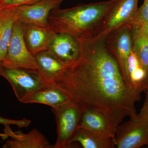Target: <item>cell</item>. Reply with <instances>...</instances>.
Returning a JSON list of instances; mask_svg holds the SVG:
<instances>
[{
  "instance_id": "6da1fadb",
  "label": "cell",
  "mask_w": 148,
  "mask_h": 148,
  "mask_svg": "<svg viewBox=\"0 0 148 148\" xmlns=\"http://www.w3.org/2000/svg\"><path fill=\"white\" fill-rule=\"evenodd\" d=\"M106 37L79 40V58L69 67L57 83L72 100L85 108L103 112L117 126L136 114L141 93L125 82L119 65L108 50Z\"/></svg>"
},
{
  "instance_id": "7a4b0ae2",
  "label": "cell",
  "mask_w": 148,
  "mask_h": 148,
  "mask_svg": "<svg viewBox=\"0 0 148 148\" xmlns=\"http://www.w3.org/2000/svg\"><path fill=\"white\" fill-rule=\"evenodd\" d=\"M115 1L79 4L64 9H55L49 16V25L55 33H66L78 40L92 37L101 19Z\"/></svg>"
},
{
  "instance_id": "3957f363",
  "label": "cell",
  "mask_w": 148,
  "mask_h": 148,
  "mask_svg": "<svg viewBox=\"0 0 148 148\" xmlns=\"http://www.w3.org/2000/svg\"><path fill=\"white\" fill-rule=\"evenodd\" d=\"M84 108L71 100L56 109H52L57 125V138L54 148H68V144L79 125Z\"/></svg>"
},
{
  "instance_id": "277c9868",
  "label": "cell",
  "mask_w": 148,
  "mask_h": 148,
  "mask_svg": "<svg viewBox=\"0 0 148 148\" xmlns=\"http://www.w3.org/2000/svg\"><path fill=\"white\" fill-rule=\"evenodd\" d=\"M138 0H116L114 5L103 18L92 37L106 36L121 28L127 27L138 10Z\"/></svg>"
},
{
  "instance_id": "5b68a950",
  "label": "cell",
  "mask_w": 148,
  "mask_h": 148,
  "mask_svg": "<svg viewBox=\"0 0 148 148\" xmlns=\"http://www.w3.org/2000/svg\"><path fill=\"white\" fill-rule=\"evenodd\" d=\"M24 29V25L16 19L7 53L1 65L10 69L37 70L35 56L25 43Z\"/></svg>"
},
{
  "instance_id": "8992f818",
  "label": "cell",
  "mask_w": 148,
  "mask_h": 148,
  "mask_svg": "<svg viewBox=\"0 0 148 148\" xmlns=\"http://www.w3.org/2000/svg\"><path fill=\"white\" fill-rule=\"evenodd\" d=\"M0 75L10 84L19 102L47 86L39 76L37 70L10 69L0 65Z\"/></svg>"
},
{
  "instance_id": "52a82bcc",
  "label": "cell",
  "mask_w": 148,
  "mask_h": 148,
  "mask_svg": "<svg viewBox=\"0 0 148 148\" xmlns=\"http://www.w3.org/2000/svg\"><path fill=\"white\" fill-rule=\"evenodd\" d=\"M117 126L114 139L117 148H139L148 145V123L139 114Z\"/></svg>"
},
{
  "instance_id": "ba28073f",
  "label": "cell",
  "mask_w": 148,
  "mask_h": 148,
  "mask_svg": "<svg viewBox=\"0 0 148 148\" xmlns=\"http://www.w3.org/2000/svg\"><path fill=\"white\" fill-rule=\"evenodd\" d=\"M106 44L108 50L119 65L125 82L133 87L130 84L127 70L128 58L132 51L131 29L125 27L112 32L106 36Z\"/></svg>"
},
{
  "instance_id": "9c48e42d",
  "label": "cell",
  "mask_w": 148,
  "mask_h": 148,
  "mask_svg": "<svg viewBox=\"0 0 148 148\" xmlns=\"http://www.w3.org/2000/svg\"><path fill=\"white\" fill-rule=\"evenodd\" d=\"M64 0H42L32 5L13 7L16 19L24 26L49 27L48 17L51 12L59 8Z\"/></svg>"
},
{
  "instance_id": "30bf717a",
  "label": "cell",
  "mask_w": 148,
  "mask_h": 148,
  "mask_svg": "<svg viewBox=\"0 0 148 148\" xmlns=\"http://www.w3.org/2000/svg\"><path fill=\"white\" fill-rule=\"evenodd\" d=\"M47 51L64 65L70 67L77 62L81 52L79 40L66 33H54Z\"/></svg>"
},
{
  "instance_id": "8fae6325",
  "label": "cell",
  "mask_w": 148,
  "mask_h": 148,
  "mask_svg": "<svg viewBox=\"0 0 148 148\" xmlns=\"http://www.w3.org/2000/svg\"><path fill=\"white\" fill-rule=\"evenodd\" d=\"M117 126L114 121L103 112L84 108L78 128H84L104 138L114 139Z\"/></svg>"
},
{
  "instance_id": "7c38bea8",
  "label": "cell",
  "mask_w": 148,
  "mask_h": 148,
  "mask_svg": "<svg viewBox=\"0 0 148 148\" xmlns=\"http://www.w3.org/2000/svg\"><path fill=\"white\" fill-rule=\"evenodd\" d=\"M4 125V132L10 137L3 146V148H54V145L50 142L38 130L34 128L28 133L25 134L21 131L14 132L10 126Z\"/></svg>"
},
{
  "instance_id": "4fadbf2b",
  "label": "cell",
  "mask_w": 148,
  "mask_h": 148,
  "mask_svg": "<svg viewBox=\"0 0 148 148\" xmlns=\"http://www.w3.org/2000/svg\"><path fill=\"white\" fill-rule=\"evenodd\" d=\"M34 56L38 73L44 83L47 86L57 84L69 67L47 51L37 53Z\"/></svg>"
},
{
  "instance_id": "5bb4252c",
  "label": "cell",
  "mask_w": 148,
  "mask_h": 148,
  "mask_svg": "<svg viewBox=\"0 0 148 148\" xmlns=\"http://www.w3.org/2000/svg\"><path fill=\"white\" fill-rule=\"evenodd\" d=\"M67 92L58 85L47 86L25 98L21 103H39L56 109L71 101Z\"/></svg>"
},
{
  "instance_id": "9a60e30c",
  "label": "cell",
  "mask_w": 148,
  "mask_h": 148,
  "mask_svg": "<svg viewBox=\"0 0 148 148\" xmlns=\"http://www.w3.org/2000/svg\"><path fill=\"white\" fill-rule=\"evenodd\" d=\"M24 38L28 49L34 56L47 51L54 32L49 27L24 26Z\"/></svg>"
},
{
  "instance_id": "2e32d148",
  "label": "cell",
  "mask_w": 148,
  "mask_h": 148,
  "mask_svg": "<svg viewBox=\"0 0 148 148\" xmlns=\"http://www.w3.org/2000/svg\"><path fill=\"white\" fill-rule=\"evenodd\" d=\"M16 20L13 7L3 8L0 12V65L7 53Z\"/></svg>"
},
{
  "instance_id": "e0dca14e",
  "label": "cell",
  "mask_w": 148,
  "mask_h": 148,
  "mask_svg": "<svg viewBox=\"0 0 148 148\" xmlns=\"http://www.w3.org/2000/svg\"><path fill=\"white\" fill-rule=\"evenodd\" d=\"M78 143L84 148H115L114 139L101 137L87 130L79 128L68 144V148Z\"/></svg>"
},
{
  "instance_id": "ac0fdd59",
  "label": "cell",
  "mask_w": 148,
  "mask_h": 148,
  "mask_svg": "<svg viewBox=\"0 0 148 148\" xmlns=\"http://www.w3.org/2000/svg\"><path fill=\"white\" fill-rule=\"evenodd\" d=\"M127 70L131 86L140 92H145L148 85V74L132 51L128 58Z\"/></svg>"
},
{
  "instance_id": "d6986e66",
  "label": "cell",
  "mask_w": 148,
  "mask_h": 148,
  "mask_svg": "<svg viewBox=\"0 0 148 148\" xmlns=\"http://www.w3.org/2000/svg\"><path fill=\"white\" fill-rule=\"evenodd\" d=\"M132 51L138 57L141 66L148 74V38L139 29H132Z\"/></svg>"
},
{
  "instance_id": "ffe728a7",
  "label": "cell",
  "mask_w": 148,
  "mask_h": 148,
  "mask_svg": "<svg viewBox=\"0 0 148 148\" xmlns=\"http://www.w3.org/2000/svg\"><path fill=\"white\" fill-rule=\"evenodd\" d=\"M148 21V0H144L143 5L138 8L133 20L130 25L131 30L139 28L142 24Z\"/></svg>"
},
{
  "instance_id": "44dd1931",
  "label": "cell",
  "mask_w": 148,
  "mask_h": 148,
  "mask_svg": "<svg viewBox=\"0 0 148 148\" xmlns=\"http://www.w3.org/2000/svg\"><path fill=\"white\" fill-rule=\"evenodd\" d=\"M42 0H0V5L3 8L15 7L25 5H32Z\"/></svg>"
},
{
  "instance_id": "7402d4cb",
  "label": "cell",
  "mask_w": 148,
  "mask_h": 148,
  "mask_svg": "<svg viewBox=\"0 0 148 148\" xmlns=\"http://www.w3.org/2000/svg\"><path fill=\"white\" fill-rule=\"evenodd\" d=\"M31 121L29 119L24 118L20 120L8 119L0 116V124H9L16 125L19 128L28 127L31 124Z\"/></svg>"
},
{
  "instance_id": "603a6c76",
  "label": "cell",
  "mask_w": 148,
  "mask_h": 148,
  "mask_svg": "<svg viewBox=\"0 0 148 148\" xmlns=\"http://www.w3.org/2000/svg\"><path fill=\"white\" fill-rule=\"evenodd\" d=\"M146 98L142 108L139 114L142 118L148 123V92H145Z\"/></svg>"
},
{
  "instance_id": "cb8c5ba5",
  "label": "cell",
  "mask_w": 148,
  "mask_h": 148,
  "mask_svg": "<svg viewBox=\"0 0 148 148\" xmlns=\"http://www.w3.org/2000/svg\"><path fill=\"white\" fill-rule=\"evenodd\" d=\"M137 29H139L140 32L148 38V21L143 23Z\"/></svg>"
},
{
  "instance_id": "d4e9b609",
  "label": "cell",
  "mask_w": 148,
  "mask_h": 148,
  "mask_svg": "<svg viewBox=\"0 0 148 148\" xmlns=\"http://www.w3.org/2000/svg\"><path fill=\"white\" fill-rule=\"evenodd\" d=\"M0 138H2L3 140H5L7 139L8 138V136L6 135L5 133H0Z\"/></svg>"
},
{
  "instance_id": "484cf974",
  "label": "cell",
  "mask_w": 148,
  "mask_h": 148,
  "mask_svg": "<svg viewBox=\"0 0 148 148\" xmlns=\"http://www.w3.org/2000/svg\"><path fill=\"white\" fill-rule=\"evenodd\" d=\"M3 9V8L1 6V5H0V12H1V11Z\"/></svg>"
},
{
  "instance_id": "4316f807",
  "label": "cell",
  "mask_w": 148,
  "mask_h": 148,
  "mask_svg": "<svg viewBox=\"0 0 148 148\" xmlns=\"http://www.w3.org/2000/svg\"><path fill=\"white\" fill-rule=\"evenodd\" d=\"M145 92H148V85H147V87H146V90L145 91Z\"/></svg>"
}]
</instances>
